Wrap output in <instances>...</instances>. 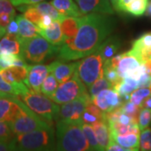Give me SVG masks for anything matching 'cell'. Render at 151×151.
I'll use <instances>...</instances> for the list:
<instances>
[{
  "mask_svg": "<svg viewBox=\"0 0 151 151\" xmlns=\"http://www.w3.org/2000/svg\"><path fill=\"white\" fill-rule=\"evenodd\" d=\"M111 14L92 13L82 16L79 30L74 39L64 40L58 52L61 61L76 60L92 54L116 28Z\"/></svg>",
  "mask_w": 151,
  "mask_h": 151,
  "instance_id": "1",
  "label": "cell"
},
{
  "mask_svg": "<svg viewBox=\"0 0 151 151\" xmlns=\"http://www.w3.org/2000/svg\"><path fill=\"white\" fill-rule=\"evenodd\" d=\"M82 123V119L75 120L60 119L57 120L56 150H89V145L81 128Z\"/></svg>",
  "mask_w": 151,
  "mask_h": 151,
  "instance_id": "2",
  "label": "cell"
},
{
  "mask_svg": "<svg viewBox=\"0 0 151 151\" xmlns=\"http://www.w3.org/2000/svg\"><path fill=\"white\" fill-rule=\"evenodd\" d=\"M14 140L17 150L24 151H48L55 150V138L54 129H37L14 135Z\"/></svg>",
  "mask_w": 151,
  "mask_h": 151,
  "instance_id": "3",
  "label": "cell"
},
{
  "mask_svg": "<svg viewBox=\"0 0 151 151\" xmlns=\"http://www.w3.org/2000/svg\"><path fill=\"white\" fill-rule=\"evenodd\" d=\"M21 46L20 56L26 62L40 64L46 59L58 54L60 48L53 45L42 36L32 38L19 37Z\"/></svg>",
  "mask_w": 151,
  "mask_h": 151,
  "instance_id": "4",
  "label": "cell"
},
{
  "mask_svg": "<svg viewBox=\"0 0 151 151\" xmlns=\"http://www.w3.org/2000/svg\"><path fill=\"white\" fill-rule=\"evenodd\" d=\"M24 103L32 110L34 113L45 119L49 124H53V121L59 119L60 108L54 103V101L50 97L42 95L40 92L28 91L19 96Z\"/></svg>",
  "mask_w": 151,
  "mask_h": 151,
  "instance_id": "5",
  "label": "cell"
},
{
  "mask_svg": "<svg viewBox=\"0 0 151 151\" xmlns=\"http://www.w3.org/2000/svg\"><path fill=\"white\" fill-rule=\"evenodd\" d=\"M75 73L77 74L86 87H90L93 82L104 76L103 59L99 47L92 54L77 61Z\"/></svg>",
  "mask_w": 151,
  "mask_h": 151,
  "instance_id": "6",
  "label": "cell"
},
{
  "mask_svg": "<svg viewBox=\"0 0 151 151\" xmlns=\"http://www.w3.org/2000/svg\"><path fill=\"white\" fill-rule=\"evenodd\" d=\"M9 124L14 135L25 134L34 130L47 129L52 126L48 122H45V119L34 113L23 101L20 113L17 116L16 119H14Z\"/></svg>",
  "mask_w": 151,
  "mask_h": 151,
  "instance_id": "7",
  "label": "cell"
},
{
  "mask_svg": "<svg viewBox=\"0 0 151 151\" xmlns=\"http://www.w3.org/2000/svg\"><path fill=\"white\" fill-rule=\"evenodd\" d=\"M86 92V85L82 82L76 73L72 77L57 86L54 94L50 97L55 103L63 104L83 96Z\"/></svg>",
  "mask_w": 151,
  "mask_h": 151,
  "instance_id": "8",
  "label": "cell"
},
{
  "mask_svg": "<svg viewBox=\"0 0 151 151\" xmlns=\"http://www.w3.org/2000/svg\"><path fill=\"white\" fill-rule=\"evenodd\" d=\"M91 101V96L88 93H86L76 99L63 103L60 108L59 118L69 120L81 119V115L85 112L86 105Z\"/></svg>",
  "mask_w": 151,
  "mask_h": 151,
  "instance_id": "9",
  "label": "cell"
},
{
  "mask_svg": "<svg viewBox=\"0 0 151 151\" xmlns=\"http://www.w3.org/2000/svg\"><path fill=\"white\" fill-rule=\"evenodd\" d=\"M50 72L49 65L35 64L29 66V74L24 83L30 91L35 92H41V86L45 77Z\"/></svg>",
  "mask_w": 151,
  "mask_h": 151,
  "instance_id": "10",
  "label": "cell"
},
{
  "mask_svg": "<svg viewBox=\"0 0 151 151\" xmlns=\"http://www.w3.org/2000/svg\"><path fill=\"white\" fill-rule=\"evenodd\" d=\"M83 14L98 13L113 14V9L108 0H76Z\"/></svg>",
  "mask_w": 151,
  "mask_h": 151,
  "instance_id": "11",
  "label": "cell"
},
{
  "mask_svg": "<svg viewBox=\"0 0 151 151\" xmlns=\"http://www.w3.org/2000/svg\"><path fill=\"white\" fill-rule=\"evenodd\" d=\"M76 62L73 63H65V61L55 60L49 65L50 71L54 74L55 77L58 81V83H63L74 75L76 67Z\"/></svg>",
  "mask_w": 151,
  "mask_h": 151,
  "instance_id": "12",
  "label": "cell"
},
{
  "mask_svg": "<svg viewBox=\"0 0 151 151\" xmlns=\"http://www.w3.org/2000/svg\"><path fill=\"white\" fill-rule=\"evenodd\" d=\"M39 33L40 36L45 38L47 41L58 48H60L63 44V33L61 29L60 22L59 20H53L52 23L45 29L39 28Z\"/></svg>",
  "mask_w": 151,
  "mask_h": 151,
  "instance_id": "13",
  "label": "cell"
},
{
  "mask_svg": "<svg viewBox=\"0 0 151 151\" xmlns=\"http://www.w3.org/2000/svg\"><path fill=\"white\" fill-rule=\"evenodd\" d=\"M142 62L145 63L148 59L151 58V33H146L141 35L133 43L130 50Z\"/></svg>",
  "mask_w": 151,
  "mask_h": 151,
  "instance_id": "14",
  "label": "cell"
},
{
  "mask_svg": "<svg viewBox=\"0 0 151 151\" xmlns=\"http://www.w3.org/2000/svg\"><path fill=\"white\" fill-rule=\"evenodd\" d=\"M143 63L144 62H142L134 54H133L131 50H129L128 52L124 53L123 57L119 61L117 68L118 74L121 78H124L125 76L129 75L132 71L139 68Z\"/></svg>",
  "mask_w": 151,
  "mask_h": 151,
  "instance_id": "15",
  "label": "cell"
},
{
  "mask_svg": "<svg viewBox=\"0 0 151 151\" xmlns=\"http://www.w3.org/2000/svg\"><path fill=\"white\" fill-rule=\"evenodd\" d=\"M82 16L71 17L64 16L60 19V25L63 33L64 40L74 39L79 30V28L81 24ZM64 42V41H63Z\"/></svg>",
  "mask_w": 151,
  "mask_h": 151,
  "instance_id": "16",
  "label": "cell"
},
{
  "mask_svg": "<svg viewBox=\"0 0 151 151\" xmlns=\"http://www.w3.org/2000/svg\"><path fill=\"white\" fill-rule=\"evenodd\" d=\"M92 126L97 136L101 151L107 150V148L111 140L108 122L106 120H97L96 122L92 123Z\"/></svg>",
  "mask_w": 151,
  "mask_h": 151,
  "instance_id": "17",
  "label": "cell"
},
{
  "mask_svg": "<svg viewBox=\"0 0 151 151\" xmlns=\"http://www.w3.org/2000/svg\"><path fill=\"white\" fill-rule=\"evenodd\" d=\"M120 45H121V40L117 35L108 37L100 45L99 48L103 56V64L108 62L117 53V51L120 48Z\"/></svg>",
  "mask_w": 151,
  "mask_h": 151,
  "instance_id": "18",
  "label": "cell"
},
{
  "mask_svg": "<svg viewBox=\"0 0 151 151\" xmlns=\"http://www.w3.org/2000/svg\"><path fill=\"white\" fill-rule=\"evenodd\" d=\"M50 3L64 16L81 17L83 14L73 0H51Z\"/></svg>",
  "mask_w": 151,
  "mask_h": 151,
  "instance_id": "19",
  "label": "cell"
},
{
  "mask_svg": "<svg viewBox=\"0 0 151 151\" xmlns=\"http://www.w3.org/2000/svg\"><path fill=\"white\" fill-rule=\"evenodd\" d=\"M16 21L19 25V37L32 38L40 35L39 27L24 15H18L16 17Z\"/></svg>",
  "mask_w": 151,
  "mask_h": 151,
  "instance_id": "20",
  "label": "cell"
},
{
  "mask_svg": "<svg viewBox=\"0 0 151 151\" xmlns=\"http://www.w3.org/2000/svg\"><path fill=\"white\" fill-rule=\"evenodd\" d=\"M20 51H21V46L19 41L18 35L7 34L0 40V53L9 52L16 55H20Z\"/></svg>",
  "mask_w": 151,
  "mask_h": 151,
  "instance_id": "21",
  "label": "cell"
},
{
  "mask_svg": "<svg viewBox=\"0 0 151 151\" xmlns=\"http://www.w3.org/2000/svg\"><path fill=\"white\" fill-rule=\"evenodd\" d=\"M110 139L114 140L119 145L126 148L128 151L139 150V134H117L113 137H110Z\"/></svg>",
  "mask_w": 151,
  "mask_h": 151,
  "instance_id": "22",
  "label": "cell"
},
{
  "mask_svg": "<svg viewBox=\"0 0 151 151\" xmlns=\"http://www.w3.org/2000/svg\"><path fill=\"white\" fill-rule=\"evenodd\" d=\"M139 87V82L134 78L130 76H125L122 81L113 86V89L117 91L121 97L129 95Z\"/></svg>",
  "mask_w": 151,
  "mask_h": 151,
  "instance_id": "23",
  "label": "cell"
},
{
  "mask_svg": "<svg viewBox=\"0 0 151 151\" xmlns=\"http://www.w3.org/2000/svg\"><path fill=\"white\" fill-rule=\"evenodd\" d=\"M35 6L36 7L38 10L42 15H49L52 18L53 20H59L64 17L63 14H61L59 11L57 10L54 6L52 5L51 3L48 2H40L37 4H35Z\"/></svg>",
  "mask_w": 151,
  "mask_h": 151,
  "instance_id": "24",
  "label": "cell"
},
{
  "mask_svg": "<svg viewBox=\"0 0 151 151\" xmlns=\"http://www.w3.org/2000/svg\"><path fill=\"white\" fill-rule=\"evenodd\" d=\"M81 128H82L83 133H84L86 140H87V143L89 145V150H101L98 141H97V136H96V134L92 128V124H86V123L83 122Z\"/></svg>",
  "mask_w": 151,
  "mask_h": 151,
  "instance_id": "25",
  "label": "cell"
},
{
  "mask_svg": "<svg viewBox=\"0 0 151 151\" xmlns=\"http://www.w3.org/2000/svg\"><path fill=\"white\" fill-rule=\"evenodd\" d=\"M17 9L21 11L24 14L23 15L29 21H31L36 25L40 22L42 14L40 13V11L36 9L35 4H24V5H19L17 7Z\"/></svg>",
  "mask_w": 151,
  "mask_h": 151,
  "instance_id": "26",
  "label": "cell"
},
{
  "mask_svg": "<svg viewBox=\"0 0 151 151\" xmlns=\"http://www.w3.org/2000/svg\"><path fill=\"white\" fill-rule=\"evenodd\" d=\"M148 4V0H133L126 7L125 12L134 16H141L145 14Z\"/></svg>",
  "mask_w": 151,
  "mask_h": 151,
  "instance_id": "27",
  "label": "cell"
},
{
  "mask_svg": "<svg viewBox=\"0 0 151 151\" xmlns=\"http://www.w3.org/2000/svg\"><path fill=\"white\" fill-rule=\"evenodd\" d=\"M57 84H58V81L55 77L54 74L50 71L41 86V92L44 93L45 96L50 97L55 92L57 88Z\"/></svg>",
  "mask_w": 151,
  "mask_h": 151,
  "instance_id": "28",
  "label": "cell"
},
{
  "mask_svg": "<svg viewBox=\"0 0 151 151\" xmlns=\"http://www.w3.org/2000/svg\"><path fill=\"white\" fill-rule=\"evenodd\" d=\"M112 88V83L103 76L102 77L98 78L95 82H93L91 86L89 87V92L92 100L97 96V94L103 90Z\"/></svg>",
  "mask_w": 151,
  "mask_h": 151,
  "instance_id": "29",
  "label": "cell"
},
{
  "mask_svg": "<svg viewBox=\"0 0 151 151\" xmlns=\"http://www.w3.org/2000/svg\"><path fill=\"white\" fill-rule=\"evenodd\" d=\"M105 97H106V100H107L111 110L113 108H119L124 104L123 103L124 101L121 98V96L114 89L113 90H111L110 88L106 89L105 90Z\"/></svg>",
  "mask_w": 151,
  "mask_h": 151,
  "instance_id": "30",
  "label": "cell"
},
{
  "mask_svg": "<svg viewBox=\"0 0 151 151\" xmlns=\"http://www.w3.org/2000/svg\"><path fill=\"white\" fill-rule=\"evenodd\" d=\"M151 94L150 89L149 87H142L139 89H136L130 94V101L135 105L140 106L143 103V101L146 97H149Z\"/></svg>",
  "mask_w": 151,
  "mask_h": 151,
  "instance_id": "31",
  "label": "cell"
},
{
  "mask_svg": "<svg viewBox=\"0 0 151 151\" xmlns=\"http://www.w3.org/2000/svg\"><path fill=\"white\" fill-rule=\"evenodd\" d=\"M139 148L142 151H151V129L150 127L141 131Z\"/></svg>",
  "mask_w": 151,
  "mask_h": 151,
  "instance_id": "32",
  "label": "cell"
},
{
  "mask_svg": "<svg viewBox=\"0 0 151 151\" xmlns=\"http://www.w3.org/2000/svg\"><path fill=\"white\" fill-rule=\"evenodd\" d=\"M30 65H27L25 66H16L13 65L9 67L13 75L14 76L15 80L19 82H24V81L27 78L28 74H29V70Z\"/></svg>",
  "mask_w": 151,
  "mask_h": 151,
  "instance_id": "33",
  "label": "cell"
},
{
  "mask_svg": "<svg viewBox=\"0 0 151 151\" xmlns=\"http://www.w3.org/2000/svg\"><path fill=\"white\" fill-rule=\"evenodd\" d=\"M139 127L140 131L150 127L151 124V109L142 108L139 115Z\"/></svg>",
  "mask_w": 151,
  "mask_h": 151,
  "instance_id": "34",
  "label": "cell"
},
{
  "mask_svg": "<svg viewBox=\"0 0 151 151\" xmlns=\"http://www.w3.org/2000/svg\"><path fill=\"white\" fill-rule=\"evenodd\" d=\"M18 56L19 55L9 53V52H1L0 53V70L11 67L14 65V62L15 61Z\"/></svg>",
  "mask_w": 151,
  "mask_h": 151,
  "instance_id": "35",
  "label": "cell"
},
{
  "mask_svg": "<svg viewBox=\"0 0 151 151\" xmlns=\"http://www.w3.org/2000/svg\"><path fill=\"white\" fill-rule=\"evenodd\" d=\"M105 90H103L102 92H99L92 101L100 109H102L103 112H108V111H111V108L109 107L108 102L106 100V97H105Z\"/></svg>",
  "mask_w": 151,
  "mask_h": 151,
  "instance_id": "36",
  "label": "cell"
},
{
  "mask_svg": "<svg viewBox=\"0 0 151 151\" xmlns=\"http://www.w3.org/2000/svg\"><path fill=\"white\" fill-rule=\"evenodd\" d=\"M104 69V76L108 79V81L112 83V88L122 81L123 78H121L118 74L117 69L113 68H103Z\"/></svg>",
  "mask_w": 151,
  "mask_h": 151,
  "instance_id": "37",
  "label": "cell"
},
{
  "mask_svg": "<svg viewBox=\"0 0 151 151\" xmlns=\"http://www.w3.org/2000/svg\"><path fill=\"white\" fill-rule=\"evenodd\" d=\"M0 92L7 93V94H11V95L16 96V97L19 96V92L18 91L16 87L14 85L4 81L1 76H0Z\"/></svg>",
  "mask_w": 151,
  "mask_h": 151,
  "instance_id": "38",
  "label": "cell"
},
{
  "mask_svg": "<svg viewBox=\"0 0 151 151\" xmlns=\"http://www.w3.org/2000/svg\"><path fill=\"white\" fill-rule=\"evenodd\" d=\"M14 137L9 123L0 120V139H10Z\"/></svg>",
  "mask_w": 151,
  "mask_h": 151,
  "instance_id": "39",
  "label": "cell"
},
{
  "mask_svg": "<svg viewBox=\"0 0 151 151\" xmlns=\"http://www.w3.org/2000/svg\"><path fill=\"white\" fill-rule=\"evenodd\" d=\"M86 111L92 113V115L96 116L98 120H105V112H103L102 109L97 107L92 101L86 105Z\"/></svg>",
  "mask_w": 151,
  "mask_h": 151,
  "instance_id": "40",
  "label": "cell"
},
{
  "mask_svg": "<svg viewBox=\"0 0 151 151\" xmlns=\"http://www.w3.org/2000/svg\"><path fill=\"white\" fill-rule=\"evenodd\" d=\"M17 150L14 138L10 139H0V151Z\"/></svg>",
  "mask_w": 151,
  "mask_h": 151,
  "instance_id": "41",
  "label": "cell"
},
{
  "mask_svg": "<svg viewBox=\"0 0 151 151\" xmlns=\"http://www.w3.org/2000/svg\"><path fill=\"white\" fill-rule=\"evenodd\" d=\"M3 13H9L15 14V10L10 0H0V14Z\"/></svg>",
  "mask_w": 151,
  "mask_h": 151,
  "instance_id": "42",
  "label": "cell"
},
{
  "mask_svg": "<svg viewBox=\"0 0 151 151\" xmlns=\"http://www.w3.org/2000/svg\"><path fill=\"white\" fill-rule=\"evenodd\" d=\"M15 14H9V13H3L0 14V26L4 27L7 29L8 24L10 23L11 20L14 19V17Z\"/></svg>",
  "mask_w": 151,
  "mask_h": 151,
  "instance_id": "43",
  "label": "cell"
},
{
  "mask_svg": "<svg viewBox=\"0 0 151 151\" xmlns=\"http://www.w3.org/2000/svg\"><path fill=\"white\" fill-rule=\"evenodd\" d=\"M139 87H149L151 83V76L147 72L141 76L140 78L138 80Z\"/></svg>",
  "mask_w": 151,
  "mask_h": 151,
  "instance_id": "44",
  "label": "cell"
},
{
  "mask_svg": "<svg viewBox=\"0 0 151 151\" xmlns=\"http://www.w3.org/2000/svg\"><path fill=\"white\" fill-rule=\"evenodd\" d=\"M52 21H53V19H52V18L50 16H49V15H42L40 20L38 23L37 26L40 29H45V28L48 27L49 25L52 23Z\"/></svg>",
  "mask_w": 151,
  "mask_h": 151,
  "instance_id": "45",
  "label": "cell"
},
{
  "mask_svg": "<svg viewBox=\"0 0 151 151\" xmlns=\"http://www.w3.org/2000/svg\"><path fill=\"white\" fill-rule=\"evenodd\" d=\"M7 34H11V35H18L19 34V25L17 23L16 19L11 20L10 23L7 26Z\"/></svg>",
  "mask_w": 151,
  "mask_h": 151,
  "instance_id": "46",
  "label": "cell"
},
{
  "mask_svg": "<svg viewBox=\"0 0 151 151\" xmlns=\"http://www.w3.org/2000/svg\"><path fill=\"white\" fill-rule=\"evenodd\" d=\"M43 1L44 0H10L12 4L16 7L19 5H24V4H35Z\"/></svg>",
  "mask_w": 151,
  "mask_h": 151,
  "instance_id": "47",
  "label": "cell"
},
{
  "mask_svg": "<svg viewBox=\"0 0 151 151\" xmlns=\"http://www.w3.org/2000/svg\"><path fill=\"white\" fill-rule=\"evenodd\" d=\"M81 119H82L84 123L91 124H92V123H94V122H96L97 120H98L96 116L92 115V113H90L89 112H87V111H85L84 113H82Z\"/></svg>",
  "mask_w": 151,
  "mask_h": 151,
  "instance_id": "48",
  "label": "cell"
},
{
  "mask_svg": "<svg viewBox=\"0 0 151 151\" xmlns=\"http://www.w3.org/2000/svg\"><path fill=\"white\" fill-rule=\"evenodd\" d=\"M107 150L108 151H128L126 148L119 145L114 140H111L109 143V145L107 148Z\"/></svg>",
  "mask_w": 151,
  "mask_h": 151,
  "instance_id": "49",
  "label": "cell"
},
{
  "mask_svg": "<svg viewBox=\"0 0 151 151\" xmlns=\"http://www.w3.org/2000/svg\"><path fill=\"white\" fill-rule=\"evenodd\" d=\"M132 1L133 0H119L118 7H117L116 10L119 12H125L126 7L129 5Z\"/></svg>",
  "mask_w": 151,
  "mask_h": 151,
  "instance_id": "50",
  "label": "cell"
},
{
  "mask_svg": "<svg viewBox=\"0 0 151 151\" xmlns=\"http://www.w3.org/2000/svg\"><path fill=\"white\" fill-rule=\"evenodd\" d=\"M119 122L123 124H126V125H127V124H134L129 116L128 114H126V113H123L121 115H120V117H119Z\"/></svg>",
  "mask_w": 151,
  "mask_h": 151,
  "instance_id": "51",
  "label": "cell"
},
{
  "mask_svg": "<svg viewBox=\"0 0 151 151\" xmlns=\"http://www.w3.org/2000/svg\"><path fill=\"white\" fill-rule=\"evenodd\" d=\"M141 108H149V109H151V94L147 97L143 101V103L141 104Z\"/></svg>",
  "mask_w": 151,
  "mask_h": 151,
  "instance_id": "52",
  "label": "cell"
},
{
  "mask_svg": "<svg viewBox=\"0 0 151 151\" xmlns=\"http://www.w3.org/2000/svg\"><path fill=\"white\" fill-rule=\"evenodd\" d=\"M145 65L146 67V72L151 76V58L148 59L146 61H145Z\"/></svg>",
  "mask_w": 151,
  "mask_h": 151,
  "instance_id": "53",
  "label": "cell"
},
{
  "mask_svg": "<svg viewBox=\"0 0 151 151\" xmlns=\"http://www.w3.org/2000/svg\"><path fill=\"white\" fill-rule=\"evenodd\" d=\"M145 14L147 17L151 18V0L148 3V4H147V8H146L145 10Z\"/></svg>",
  "mask_w": 151,
  "mask_h": 151,
  "instance_id": "54",
  "label": "cell"
},
{
  "mask_svg": "<svg viewBox=\"0 0 151 151\" xmlns=\"http://www.w3.org/2000/svg\"><path fill=\"white\" fill-rule=\"evenodd\" d=\"M111 1V4L113 6V8L115 9V10L117 9V7H118V3H119V0H110Z\"/></svg>",
  "mask_w": 151,
  "mask_h": 151,
  "instance_id": "55",
  "label": "cell"
},
{
  "mask_svg": "<svg viewBox=\"0 0 151 151\" xmlns=\"http://www.w3.org/2000/svg\"><path fill=\"white\" fill-rule=\"evenodd\" d=\"M149 87H150V92H151V83H150V86H149Z\"/></svg>",
  "mask_w": 151,
  "mask_h": 151,
  "instance_id": "56",
  "label": "cell"
}]
</instances>
